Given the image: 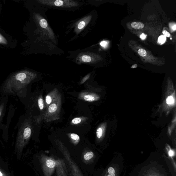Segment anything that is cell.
Segmentation results:
<instances>
[{"instance_id": "obj_23", "label": "cell", "mask_w": 176, "mask_h": 176, "mask_svg": "<svg viewBox=\"0 0 176 176\" xmlns=\"http://www.w3.org/2000/svg\"><path fill=\"white\" fill-rule=\"evenodd\" d=\"M90 74H88V75H87L85 76L83 78L82 80H81V84H83V83H84V82H85V81H86L87 80H88L89 79V78L90 77Z\"/></svg>"}, {"instance_id": "obj_10", "label": "cell", "mask_w": 176, "mask_h": 176, "mask_svg": "<svg viewBox=\"0 0 176 176\" xmlns=\"http://www.w3.org/2000/svg\"><path fill=\"white\" fill-rule=\"evenodd\" d=\"M46 164L47 167L50 168H54L55 166V163L52 160L49 159L47 161Z\"/></svg>"}, {"instance_id": "obj_6", "label": "cell", "mask_w": 176, "mask_h": 176, "mask_svg": "<svg viewBox=\"0 0 176 176\" xmlns=\"http://www.w3.org/2000/svg\"><path fill=\"white\" fill-rule=\"evenodd\" d=\"M58 106L57 103L53 102L49 106L48 109L49 114H53L55 113L57 111Z\"/></svg>"}, {"instance_id": "obj_13", "label": "cell", "mask_w": 176, "mask_h": 176, "mask_svg": "<svg viewBox=\"0 0 176 176\" xmlns=\"http://www.w3.org/2000/svg\"><path fill=\"white\" fill-rule=\"evenodd\" d=\"M86 20H82V21L80 22L77 25V28L79 30L82 29L86 26Z\"/></svg>"}, {"instance_id": "obj_7", "label": "cell", "mask_w": 176, "mask_h": 176, "mask_svg": "<svg viewBox=\"0 0 176 176\" xmlns=\"http://www.w3.org/2000/svg\"><path fill=\"white\" fill-rule=\"evenodd\" d=\"M132 28L136 29H140L144 28V25L143 23L139 22H134L131 24Z\"/></svg>"}, {"instance_id": "obj_20", "label": "cell", "mask_w": 176, "mask_h": 176, "mask_svg": "<svg viewBox=\"0 0 176 176\" xmlns=\"http://www.w3.org/2000/svg\"><path fill=\"white\" fill-rule=\"evenodd\" d=\"M103 135V130L101 128L97 129V137L99 138H100L102 137Z\"/></svg>"}, {"instance_id": "obj_4", "label": "cell", "mask_w": 176, "mask_h": 176, "mask_svg": "<svg viewBox=\"0 0 176 176\" xmlns=\"http://www.w3.org/2000/svg\"><path fill=\"white\" fill-rule=\"evenodd\" d=\"M8 101V97H3L0 100V124L2 121L6 113Z\"/></svg>"}, {"instance_id": "obj_15", "label": "cell", "mask_w": 176, "mask_h": 176, "mask_svg": "<svg viewBox=\"0 0 176 176\" xmlns=\"http://www.w3.org/2000/svg\"><path fill=\"white\" fill-rule=\"evenodd\" d=\"M108 172L109 175L111 176H115V170L114 168L110 167L108 168Z\"/></svg>"}, {"instance_id": "obj_14", "label": "cell", "mask_w": 176, "mask_h": 176, "mask_svg": "<svg viewBox=\"0 0 176 176\" xmlns=\"http://www.w3.org/2000/svg\"><path fill=\"white\" fill-rule=\"evenodd\" d=\"M40 25L43 28H46L48 27V23L46 20L44 19H41L40 21Z\"/></svg>"}, {"instance_id": "obj_21", "label": "cell", "mask_w": 176, "mask_h": 176, "mask_svg": "<svg viewBox=\"0 0 176 176\" xmlns=\"http://www.w3.org/2000/svg\"><path fill=\"white\" fill-rule=\"evenodd\" d=\"M71 137L73 140L78 141L79 140V136L75 134H72L71 135Z\"/></svg>"}, {"instance_id": "obj_2", "label": "cell", "mask_w": 176, "mask_h": 176, "mask_svg": "<svg viewBox=\"0 0 176 176\" xmlns=\"http://www.w3.org/2000/svg\"><path fill=\"white\" fill-rule=\"evenodd\" d=\"M18 123L16 149L18 153L21 154L31 136L32 128L29 119L23 115Z\"/></svg>"}, {"instance_id": "obj_27", "label": "cell", "mask_w": 176, "mask_h": 176, "mask_svg": "<svg viewBox=\"0 0 176 176\" xmlns=\"http://www.w3.org/2000/svg\"><path fill=\"white\" fill-rule=\"evenodd\" d=\"M107 44V42L105 41H103L101 42L100 43V45H101V46L103 47H105L106 46Z\"/></svg>"}, {"instance_id": "obj_3", "label": "cell", "mask_w": 176, "mask_h": 176, "mask_svg": "<svg viewBox=\"0 0 176 176\" xmlns=\"http://www.w3.org/2000/svg\"><path fill=\"white\" fill-rule=\"evenodd\" d=\"M40 3L42 4L47 6H53L61 8H68L76 7L79 5L77 2L72 1H62V0H57V1H40Z\"/></svg>"}, {"instance_id": "obj_16", "label": "cell", "mask_w": 176, "mask_h": 176, "mask_svg": "<svg viewBox=\"0 0 176 176\" xmlns=\"http://www.w3.org/2000/svg\"><path fill=\"white\" fill-rule=\"evenodd\" d=\"M138 53L139 55L142 57H144L147 55V52L144 49H141L138 51Z\"/></svg>"}, {"instance_id": "obj_17", "label": "cell", "mask_w": 176, "mask_h": 176, "mask_svg": "<svg viewBox=\"0 0 176 176\" xmlns=\"http://www.w3.org/2000/svg\"><path fill=\"white\" fill-rule=\"evenodd\" d=\"M174 99L173 97L171 96L168 97L166 99V103L168 105L173 104L174 102Z\"/></svg>"}, {"instance_id": "obj_29", "label": "cell", "mask_w": 176, "mask_h": 176, "mask_svg": "<svg viewBox=\"0 0 176 176\" xmlns=\"http://www.w3.org/2000/svg\"><path fill=\"white\" fill-rule=\"evenodd\" d=\"M138 66V65L137 64H135L133 65H132V66H131V68H137Z\"/></svg>"}, {"instance_id": "obj_12", "label": "cell", "mask_w": 176, "mask_h": 176, "mask_svg": "<svg viewBox=\"0 0 176 176\" xmlns=\"http://www.w3.org/2000/svg\"><path fill=\"white\" fill-rule=\"evenodd\" d=\"M38 103L40 110H43L44 108V103L43 99L41 97H40L38 99Z\"/></svg>"}, {"instance_id": "obj_28", "label": "cell", "mask_w": 176, "mask_h": 176, "mask_svg": "<svg viewBox=\"0 0 176 176\" xmlns=\"http://www.w3.org/2000/svg\"><path fill=\"white\" fill-rule=\"evenodd\" d=\"M146 35H145V34H141L140 36L142 40H144L145 38H146Z\"/></svg>"}, {"instance_id": "obj_26", "label": "cell", "mask_w": 176, "mask_h": 176, "mask_svg": "<svg viewBox=\"0 0 176 176\" xmlns=\"http://www.w3.org/2000/svg\"><path fill=\"white\" fill-rule=\"evenodd\" d=\"M0 176H9L7 174L5 173L3 171L0 169Z\"/></svg>"}, {"instance_id": "obj_5", "label": "cell", "mask_w": 176, "mask_h": 176, "mask_svg": "<svg viewBox=\"0 0 176 176\" xmlns=\"http://www.w3.org/2000/svg\"><path fill=\"white\" fill-rule=\"evenodd\" d=\"M83 97L85 101L88 102H92L95 101L97 98L95 94L91 93L85 94L83 95Z\"/></svg>"}, {"instance_id": "obj_18", "label": "cell", "mask_w": 176, "mask_h": 176, "mask_svg": "<svg viewBox=\"0 0 176 176\" xmlns=\"http://www.w3.org/2000/svg\"><path fill=\"white\" fill-rule=\"evenodd\" d=\"M158 40L160 43L161 44L164 43L166 40V38L164 36H161L158 38Z\"/></svg>"}, {"instance_id": "obj_9", "label": "cell", "mask_w": 176, "mask_h": 176, "mask_svg": "<svg viewBox=\"0 0 176 176\" xmlns=\"http://www.w3.org/2000/svg\"><path fill=\"white\" fill-rule=\"evenodd\" d=\"M54 97L53 94L52 92L46 96V102L47 105H49L52 103Z\"/></svg>"}, {"instance_id": "obj_25", "label": "cell", "mask_w": 176, "mask_h": 176, "mask_svg": "<svg viewBox=\"0 0 176 176\" xmlns=\"http://www.w3.org/2000/svg\"><path fill=\"white\" fill-rule=\"evenodd\" d=\"M168 155H169V156L171 157L173 156L174 155V154H175V153H174V152L173 151L171 150H170L169 151H168Z\"/></svg>"}, {"instance_id": "obj_11", "label": "cell", "mask_w": 176, "mask_h": 176, "mask_svg": "<svg viewBox=\"0 0 176 176\" xmlns=\"http://www.w3.org/2000/svg\"><path fill=\"white\" fill-rule=\"evenodd\" d=\"M94 154L92 151L87 152L85 154L84 158L85 160L88 161L94 157Z\"/></svg>"}, {"instance_id": "obj_19", "label": "cell", "mask_w": 176, "mask_h": 176, "mask_svg": "<svg viewBox=\"0 0 176 176\" xmlns=\"http://www.w3.org/2000/svg\"><path fill=\"white\" fill-rule=\"evenodd\" d=\"M81 118L77 117L72 119V123L74 124H78L81 122Z\"/></svg>"}, {"instance_id": "obj_8", "label": "cell", "mask_w": 176, "mask_h": 176, "mask_svg": "<svg viewBox=\"0 0 176 176\" xmlns=\"http://www.w3.org/2000/svg\"><path fill=\"white\" fill-rule=\"evenodd\" d=\"M81 60L85 63H90L92 61L91 56L89 55H83L80 58Z\"/></svg>"}, {"instance_id": "obj_31", "label": "cell", "mask_w": 176, "mask_h": 176, "mask_svg": "<svg viewBox=\"0 0 176 176\" xmlns=\"http://www.w3.org/2000/svg\"><path fill=\"white\" fill-rule=\"evenodd\" d=\"M108 176H111L110 175H108Z\"/></svg>"}, {"instance_id": "obj_30", "label": "cell", "mask_w": 176, "mask_h": 176, "mask_svg": "<svg viewBox=\"0 0 176 176\" xmlns=\"http://www.w3.org/2000/svg\"><path fill=\"white\" fill-rule=\"evenodd\" d=\"M172 28L173 30H175L176 29V25H175L172 27Z\"/></svg>"}, {"instance_id": "obj_22", "label": "cell", "mask_w": 176, "mask_h": 176, "mask_svg": "<svg viewBox=\"0 0 176 176\" xmlns=\"http://www.w3.org/2000/svg\"><path fill=\"white\" fill-rule=\"evenodd\" d=\"M7 41L3 36L0 34V43L2 44H6Z\"/></svg>"}, {"instance_id": "obj_1", "label": "cell", "mask_w": 176, "mask_h": 176, "mask_svg": "<svg viewBox=\"0 0 176 176\" xmlns=\"http://www.w3.org/2000/svg\"><path fill=\"white\" fill-rule=\"evenodd\" d=\"M35 77V74L29 72H19L12 76L1 85V95L3 97L17 96L21 100L23 99L27 87Z\"/></svg>"}, {"instance_id": "obj_24", "label": "cell", "mask_w": 176, "mask_h": 176, "mask_svg": "<svg viewBox=\"0 0 176 176\" xmlns=\"http://www.w3.org/2000/svg\"><path fill=\"white\" fill-rule=\"evenodd\" d=\"M163 34L166 37H170L171 36V34L169 33L166 30L163 31Z\"/></svg>"}]
</instances>
